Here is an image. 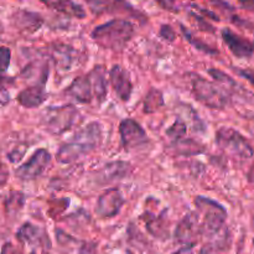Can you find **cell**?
I'll return each instance as SVG.
<instances>
[{
    "mask_svg": "<svg viewBox=\"0 0 254 254\" xmlns=\"http://www.w3.org/2000/svg\"><path fill=\"white\" fill-rule=\"evenodd\" d=\"M103 140V129L98 122H92L77 131L71 140L60 146L56 160L60 164H72L96 150Z\"/></svg>",
    "mask_w": 254,
    "mask_h": 254,
    "instance_id": "cell-1",
    "label": "cell"
},
{
    "mask_svg": "<svg viewBox=\"0 0 254 254\" xmlns=\"http://www.w3.org/2000/svg\"><path fill=\"white\" fill-rule=\"evenodd\" d=\"M135 35L133 22L126 19H113L94 27L91 36L103 49L123 51Z\"/></svg>",
    "mask_w": 254,
    "mask_h": 254,
    "instance_id": "cell-2",
    "label": "cell"
},
{
    "mask_svg": "<svg viewBox=\"0 0 254 254\" xmlns=\"http://www.w3.org/2000/svg\"><path fill=\"white\" fill-rule=\"evenodd\" d=\"M195 205L198 212L202 215L201 235L215 238L226 232L225 223L227 218V211L221 203L208 197L197 196L195 198Z\"/></svg>",
    "mask_w": 254,
    "mask_h": 254,
    "instance_id": "cell-3",
    "label": "cell"
},
{
    "mask_svg": "<svg viewBox=\"0 0 254 254\" xmlns=\"http://www.w3.org/2000/svg\"><path fill=\"white\" fill-rule=\"evenodd\" d=\"M78 119V111L76 107L67 104L61 107H50L42 113L41 124L49 133L60 135L74 126Z\"/></svg>",
    "mask_w": 254,
    "mask_h": 254,
    "instance_id": "cell-4",
    "label": "cell"
},
{
    "mask_svg": "<svg viewBox=\"0 0 254 254\" xmlns=\"http://www.w3.org/2000/svg\"><path fill=\"white\" fill-rule=\"evenodd\" d=\"M191 89L195 98L211 109H225L230 103V98L223 89L200 76L193 77Z\"/></svg>",
    "mask_w": 254,
    "mask_h": 254,
    "instance_id": "cell-5",
    "label": "cell"
},
{
    "mask_svg": "<svg viewBox=\"0 0 254 254\" xmlns=\"http://www.w3.org/2000/svg\"><path fill=\"white\" fill-rule=\"evenodd\" d=\"M216 144L222 150L241 159H251L254 156V149L250 141L236 129L221 127L216 131Z\"/></svg>",
    "mask_w": 254,
    "mask_h": 254,
    "instance_id": "cell-6",
    "label": "cell"
},
{
    "mask_svg": "<svg viewBox=\"0 0 254 254\" xmlns=\"http://www.w3.org/2000/svg\"><path fill=\"white\" fill-rule=\"evenodd\" d=\"M50 163H51L50 151L44 148L37 149L26 163H24L15 170V175L22 181L35 180V179L44 174V171L46 170Z\"/></svg>",
    "mask_w": 254,
    "mask_h": 254,
    "instance_id": "cell-7",
    "label": "cell"
},
{
    "mask_svg": "<svg viewBox=\"0 0 254 254\" xmlns=\"http://www.w3.org/2000/svg\"><path fill=\"white\" fill-rule=\"evenodd\" d=\"M119 134H121L122 144L126 150H134L148 143L146 131L134 119L127 118L122 121L119 124Z\"/></svg>",
    "mask_w": 254,
    "mask_h": 254,
    "instance_id": "cell-8",
    "label": "cell"
},
{
    "mask_svg": "<svg viewBox=\"0 0 254 254\" xmlns=\"http://www.w3.org/2000/svg\"><path fill=\"white\" fill-rule=\"evenodd\" d=\"M126 203L122 191L117 188H111L99 196L96 206V213L103 218L116 217Z\"/></svg>",
    "mask_w": 254,
    "mask_h": 254,
    "instance_id": "cell-9",
    "label": "cell"
},
{
    "mask_svg": "<svg viewBox=\"0 0 254 254\" xmlns=\"http://www.w3.org/2000/svg\"><path fill=\"white\" fill-rule=\"evenodd\" d=\"M201 236V222L197 213H189L176 226L175 238L178 242L185 245H193Z\"/></svg>",
    "mask_w": 254,
    "mask_h": 254,
    "instance_id": "cell-10",
    "label": "cell"
},
{
    "mask_svg": "<svg viewBox=\"0 0 254 254\" xmlns=\"http://www.w3.org/2000/svg\"><path fill=\"white\" fill-rule=\"evenodd\" d=\"M109 83L121 101L128 102L133 93V82L130 74L121 64H114L109 71Z\"/></svg>",
    "mask_w": 254,
    "mask_h": 254,
    "instance_id": "cell-11",
    "label": "cell"
},
{
    "mask_svg": "<svg viewBox=\"0 0 254 254\" xmlns=\"http://www.w3.org/2000/svg\"><path fill=\"white\" fill-rule=\"evenodd\" d=\"M221 35H222L223 42L227 45L230 51L236 57H238V59H250V57L253 56L254 45L250 40L236 34L235 31L227 29V27L222 30Z\"/></svg>",
    "mask_w": 254,
    "mask_h": 254,
    "instance_id": "cell-12",
    "label": "cell"
},
{
    "mask_svg": "<svg viewBox=\"0 0 254 254\" xmlns=\"http://www.w3.org/2000/svg\"><path fill=\"white\" fill-rule=\"evenodd\" d=\"M79 55L77 50L69 45H55L51 49V57L59 69L69 71L78 64Z\"/></svg>",
    "mask_w": 254,
    "mask_h": 254,
    "instance_id": "cell-13",
    "label": "cell"
},
{
    "mask_svg": "<svg viewBox=\"0 0 254 254\" xmlns=\"http://www.w3.org/2000/svg\"><path fill=\"white\" fill-rule=\"evenodd\" d=\"M130 171V164L126 161H112L104 165L103 169L97 173V183L101 185H108L126 178Z\"/></svg>",
    "mask_w": 254,
    "mask_h": 254,
    "instance_id": "cell-14",
    "label": "cell"
},
{
    "mask_svg": "<svg viewBox=\"0 0 254 254\" xmlns=\"http://www.w3.org/2000/svg\"><path fill=\"white\" fill-rule=\"evenodd\" d=\"M64 93L79 103H91L94 98L93 88L88 76H81L74 78L67 87Z\"/></svg>",
    "mask_w": 254,
    "mask_h": 254,
    "instance_id": "cell-15",
    "label": "cell"
},
{
    "mask_svg": "<svg viewBox=\"0 0 254 254\" xmlns=\"http://www.w3.org/2000/svg\"><path fill=\"white\" fill-rule=\"evenodd\" d=\"M46 99L47 93L45 89V84L40 83L26 87L21 92H19L16 97L17 103L25 108H37V107L42 106Z\"/></svg>",
    "mask_w": 254,
    "mask_h": 254,
    "instance_id": "cell-16",
    "label": "cell"
},
{
    "mask_svg": "<svg viewBox=\"0 0 254 254\" xmlns=\"http://www.w3.org/2000/svg\"><path fill=\"white\" fill-rule=\"evenodd\" d=\"M16 238L22 243L34 246H41V247H50V241L46 233L32 223L26 222L19 228L16 233Z\"/></svg>",
    "mask_w": 254,
    "mask_h": 254,
    "instance_id": "cell-17",
    "label": "cell"
},
{
    "mask_svg": "<svg viewBox=\"0 0 254 254\" xmlns=\"http://www.w3.org/2000/svg\"><path fill=\"white\" fill-rule=\"evenodd\" d=\"M16 29L22 30L27 34H34L44 24V17L40 14L29 10H19L11 16Z\"/></svg>",
    "mask_w": 254,
    "mask_h": 254,
    "instance_id": "cell-18",
    "label": "cell"
},
{
    "mask_svg": "<svg viewBox=\"0 0 254 254\" xmlns=\"http://www.w3.org/2000/svg\"><path fill=\"white\" fill-rule=\"evenodd\" d=\"M47 7L67 16L76 17V19H84L86 17V10L79 4L74 2L73 0H41Z\"/></svg>",
    "mask_w": 254,
    "mask_h": 254,
    "instance_id": "cell-19",
    "label": "cell"
},
{
    "mask_svg": "<svg viewBox=\"0 0 254 254\" xmlns=\"http://www.w3.org/2000/svg\"><path fill=\"white\" fill-rule=\"evenodd\" d=\"M88 78L91 81L92 88H93L94 98L97 99L98 103H103L107 97V77H106V68L104 66L94 67L88 74Z\"/></svg>",
    "mask_w": 254,
    "mask_h": 254,
    "instance_id": "cell-20",
    "label": "cell"
},
{
    "mask_svg": "<svg viewBox=\"0 0 254 254\" xmlns=\"http://www.w3.org/2000/svg\"><path fill=\"white\" fill-rule=\"evenodd\" d=\"M94 14L102 12H121V11H133L130 5L127 4L124 0H86Z\"/></svg>",
    "mask_w": 254,
    "mask_h": 254,
    "instance_id": "cell-21",
    "label": "cell"
},
{
    "mask_svg": "<svg viewBox=\"0 0 254 254\" xmlns=\"http://www.w3.org/2000/svg\"><path fill=\"white\" fill-rule=\"evenodd\" d=\"M165 213L166 211H163L160 215L155 216L154 213L146 211V212H144L143 215H141V218L145 221L148 231L151 235L155 236V237H164V236L168 237V230H166L165 220H164V217H165L164 215H165Z\"/></svg>",
    "mask_w": 254,
    "mask_h": 254,
    "instance_id": "cell-22",
    "label": "cell"
},
{
    "mask_svg": "<svg viewBox=\"0 0 254 254\" xmlns=\"http://www.w3.org/2000/svg\"><path fill=\"white\" fill-rule=\"evenodd\" d=\"M174 153L178 154V155H184V156H190V155H198V154H202L205 151L202 144H200L198 141L192 140V139H180L178 141H173Z\"/></svg>",
    "mask_w": 254,
    "mask_h": 254,
    "instance_id": "cell-23",
    "label": "cell"
},
{
    "mask_svg": "<svg viewBox=\"0 0 254 254\" xmlns=\"http://www.w3.org/2000/svg\"><path fill=\"white\" fill-rule=\"evenodd\" d=\"M165 101H164V96L161 91L156 88H151L150 91L146 93L145 99H144V112L148 114L155 113L156 111L164 106Z\"/></svg>",
    "mask_w": 254,
    "mask_h": 254,
    "instance_id": "cell-24",
    "label": "cell"
},
{
    "mask_svg": "<svg viewBox=\"0 0 254 254\" xmlns=\"http://www.w3.org/2000/svg\"><path fill=\"white\" fill-rule=\"evenodd\" d=\"M180 29H181V32H183L184 37H185V39L188 40L189 44H190L191 46L195 47L196 50H198V51L203 52V54H207V55H218L217 49L210 46V45L206 44V42L201 41L200 39H197V37H196L195 35H193L192 32L188 29V27L184 26L183 24H180Z\"/></svg>",
    "mask_w": 254,
    "mask_h": 254,
    "instance_id": "cell-25",
    "label": "cell"
},
{
    "mask_svg": "<svg viewBox=\"0 0 254 254\" xmlns=\"http://www.w3.org/2000/svg\"><path fill=\"white\" fill-rule=\"evenodd\" d=\"M226 243H227V233L225 232L215 237V240L211 241L210 243L203 246L198 254H222L223 251L226 250Z\"/></svg>",
    "mask_w": 254,
    "mask_h": 254,
    "instance_id": "cell-26",
    "label": "cell"
},
{
    "mask_svg": "<svg viewBox=\"0 0 254 254\" xmlns=\"http://www.w3.org/2000/svg\"><path fill=\"white\" fill-rule=\"evenodd\" d=\"M186 131H188V124L185 123L181 117H178L173 124L166 129V135L173 141H178L180 139L185 138Z\"/></svg>",
    "mask_w": 254,
    "mask_h": 254,
    "instance_id": "cell-27",
    "label": "cell"
},
{
    "mask_svg": "<svg viewBox=\"0 0 254 254\" xmlns=\"http://www.w3.org/2000/svg\"><path fill=\"white\" fill-rule=\"evenodd\" d=\"M208 73H210V76L212 77V78L215 79V81H217L218 83H221V84H222V86L227 87V88H233V89H235V88H237V87H238L237 82H236L235 79L231 78V77L228 76V74H226L225 72L220 71V69L210 68V69H208Z\"/></svg>",
    "mask_w": 254,
    "mask_h": 254,
    "instance_id": "cell-28",
    "label": "cell"
},
{
    "mask_svg": "<svg viewBox=\"0 0 254 254\" xmlns=\"http://www.w3.org/2000/svg\"><path fill=\"white\" fill-rule=\"evenodd\" d=\"M25 203V196L21 192H11L6 200V210L9 212H16L21 210Z\"/></svg>",
    "mask_w": 254,
    "mask_h": 254,
    "instance_id": "cell-29",
    "label": "cell"
},
{
    "mask_svg": "<svg viewBox=\"0 0 254 254\" xmlns=\"http://www.w3.org/2000/svg\"><path fill=\"white\" fill-rule=\"evenodd\" d=\"M190 16L193 17L195 22L197 24L198 29H201L202 31H206V32H211V34L215 32V27H213L212 25L206 20L205 16H202V15L197 14V12L195 11H190Z\"/></svg>",
    "mask_w": 254,
    "mask_h": 254,
    "instance_id": "cell-30",
    "label": "cell"
},
{
    "mask_svg": "<svg viewBox=\"0 0 254 254\" xmlns=\"http://www.w3.org/2000/svg\"><path fill=\"white\" fill-rule=\"evenodd\" d=\"M11 61V51L9 47L0 46V73L7 71Z\"/></svg>",
    "mask_w": 254,
    "mask_h": 254,
    "instance_id": "cell-31",
    "label": "cell"
},
{
    "mask_svg": "<svg viewBox=\"0 0 254 254\" xmlns=\"http://www.w3.org/2000/svg\"><path fill=\"white\" fill-rule=\"evenodd\" d=\"M159 34H160V36L168 42H174L176 39L175 30H174L170 25H161Z\"/></svg>",
    "mask_w": 254,
    "mask_h": 254,
    "instance_id": "cell-32",
    "label": "cell"
},
{
    "mask_svg": "<svg viewBox=\"0 0 254 254\" xmlns=\"http://www.w3.org/2000/svg\"><path fill=\"white\" fill-rule=\"evenodd\" d=\"M26 146H17V148L12 149L11 151H10L9 154H7V159L10 160V163L15 164L17 163V161H20L22 159V156L25 155V153H26Z\"/></svg>",
    "mask_w": 254,
    "mask_h": 254,
    "instance_id": "cell-33",
    "label": "cell"
},
{
    "mask_svg": "<svg viewBox=\"0 0 254 254\" xmlns=\"http://www.w3.org/2000/svg\"><path fill=\"white\" fill-rule=\"evenodd\" d=\"M6 82L7 79L2 78V76H0V106H5L10 101L9 92H7L6 86H5Z\"/></svg>",
    "mask_w": 254,
    "mask_h": 254,
    "instance_id": "cell-34",
    "label": "cell"
},
{
    "mask_svg": "<svg viewBox=\"0 0 254 254\" xmlns=\"http://www.w3.org/2000/svg\"><path fill=\"white\" fill-rule=\"evenodd\" d=\"M236 73L238 76L243 77L245 79H247L250 83H252L254 86V69L252 68H233Z\"/></svg>",
    "mask_w": 254,
    "mask_h": 254,
    "instance_id": "cell-35",
    "label": "cell"
},
{
    "mask_svg": "<svg viewBox=\"0 0 254 254\" xmlns=\"http://www.w3.org/2000/svg\"><path fill=\"white\" fill-rule=\"evenodd\" d=\"M163 9L171 12H179V7L176 5V0H155Z\"/></svg>",
    "mask_w": 254,
    "mask_h": 254,
    "instance_id": "cell-36",
    "label": "cell"
},
{
    "mask_svg": "<svg viewBox=\"0 0 254 254\" xmlns=\"http://www.w3.org/2000/svg\"><path fill=\"white\" fill-rule=\"evenodd\" d=\"M78 254H97V243L84 242L79 248Z\"/></svg>",
    "mask_w": 254,
    "mask_h": 254,
    "instance_id": "cell-37",
    "label": "cell"
},
{
    "mask_svg": "<svg viewBox=\"0 0 254 254\" xmlns=\"http://www.w3.org/2000/svg\"><path fill=\"white\" fill-rule=\"evenodd\" d=\"M9 180V169L0 160V186H4Z\"/></svg>",
    "mask_w": 254,
    "mask_h": 254,
    "instance_id": "cell-38",
    "label": "cell"
},
{
    "mask_svg": "<svg viewBox=\"0 0 254 254\" xmlns=\"http://www.w3.org/2000/svg\"><path fill=\"white\" fill-rule=\"evenodd\" d=\"M192 7H195V9H196V11H200V14L202 15V16H206V17H208V19L216 20V21H220V17H218L217 15L215 14V12L210 11V10H207V9H203V7H200V6H197V5H193Z\"/></svg>",
    "mask_w": 254,
    "mask_h": 254,
    "instance_id": "cell-39",
    "label": "cell"
},
{
    "mask_svg": "<svg viewBox=\"0 0 254 254\" xmlns=\"http://www.w3.org/2000/svg\"><path fill=\"white\" fill-rule=\"evenodd\" d=\"M1 254H21V253L17 252V250L11 245V243H6V245L2 247Z\"/></svg>",
    "mask_w": 254,
    "mask_h": 254,
    "instance_id": "cell-40",
    "label": "cell"
},
{
    "mask_svg": "<svg viewBox=\"0 0 254 254\" xmlns=\"http://www.w3.org/2000/svg\"><path fill=\"white\" fill-rule=\"evenodd\" d=\"M241 6L250 11H254V0H238Z\"/></svg>",
    "mask_w": 254,
    "mask_h": 254,
    "instance_id": "cell-41",
    "label": "cell"
},
{
    "mask_svg": "<svg viewBox=\"0 0 254 254\" xmlns=\"http://www.w3.org/2000/svg\"><path fill=\"white\" fill-rule=\"evenodd\" d=\"M193 247H195L193 245H185L181 250H179L174 254H193Z\"/></svg>",
    "mask_w": 254,
    "mask_h": 254,
    "instance_id": "cell-42",
    "label": "cell"
},
{
    "mask_svg": "<svg viewBox=\"0 0 254 254\" xmlns=\"http://www.w3.org/2000/svg\"><path fill=\"white\" fill-rule=\"evenodd\" d=\"M247 179H248V181H250V183L254 184V165L250 169V171H248Z\"/></svg>",
    "mask_w": 254,
    "mask_h": 254,
    "instance_id": "cell-43",
    "label": "cell"
},
{
    "mask_svg": "<svg viewBox=\"0 0 254 254\" xmlns=\"http://www.w3.org/2000/svg\"><path fill=\"white\" fill-rule=\"evenodd\" d=\"M30 254H36V253H35V252H31Z\"/></svg>",
    "mask_w": 254,
    "mask_h": 254,
    "instance_id": "cell-44",
    "label": "cell"
},
{
    "mask_svg": "<svg viewBox=\"0 0 254 254\" xmlns=\"http://www.w3.org/2000/svg\"><path fill=\"white\" fill-rule=\"evenodd\" d=\"M127 254H131V253H130V252H128V253H127Z\"/></svg>",
    "mask_w": 254,
    "mask_h": 254,
    "instance_id": "cell-45",
    "label": "cell"
},
{
    "mask_svg": "<svg viewBox=\"0 0 254 254\" xmlns=\"http://www.w3.org/2000/svg\"><path fill=\"white\" fill-rule=\"evenodd\" d=\"M253 245H254V240H253Z\"/></svg>",
    "mask_w": 254,
    "mask_h": 254,
    "instance_id": "cell-46",
    "label": "cell"
},
{
    "mask_svg": "<svg viewBox=\"0 0 254 254\" xmlns=\"http://www.w3.org/2000/svg\"><path fill=\"white\" fill-rule=\"evenodd\" d=\"M0 32H1V30H0Z\"/></svg>",
    "mask_w": 254,
    "mask_h": 254,
    "instance_id": "cell-47",
    "label": "cell"
}]
</instances>
